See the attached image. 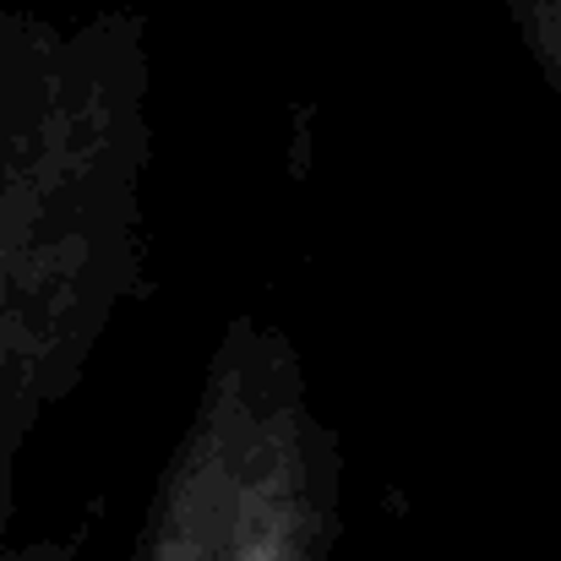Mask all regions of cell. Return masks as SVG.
I'll return each mask as SVG.
<instances>
[{
  "label": "cell",
  "mask_w": 561,
  "mask_h": 561,
  "mask_svg": "<svg viewBox=\"0 0 561 561\" xmlns=\"http://www.w3.org/2000/svg\"><path fill=\"white\" fill-rule=\"evenodd\" d=\"M148 16L0 11V557L16 463L153 289Z\"/></svg>",
  "instance_id": "6da1fadb"
},
{
  "label": "cell",
  "mask_w": 561,
  "mask_h": 561,
  "mask_svg": "<svg viewBox=\"0 0 561 561\" xmlns=\"http://www.w3.org/2000/svg\"><path fill=\"white\" fill-rule=\"evenodd\" d=\"M344 442L295 339L234 311L153 480L131 561H339Z\"/></svg>",
  "instance_id": "7a4b0ae2"
},
{
  "label": "cell",
  "mask_w": 561,
  "mask_h": 561,
  "mask_svg": "<svg viewBox=\"0 0 561 561\" xmlns=\"http://www.w3.org/2000/svg\"><path fill=\"white\" fill-rule=\"evenodd\" d=\"M496 5L513 22L524 55L535 60V71L546 77V88L561 104V0H496Z\"/></svg>",
  "instance_id": "3957f363"
},
{
  "label": "cell",
  "mask_w": 561,
  "mask_h": 561,
  "mask_svg": "<svg viewBox=\"0 0 561 561\" xmlns=\"http://www.w3.org/2000/svg\"><path fill=\"white\" fill-rule=\"evenodd\" d=\"M0 561H82V557H77V546H66V540H27V546L11 540Z\"/></svg>",
  "instance_id": "277c9868"
}]
</instances>
